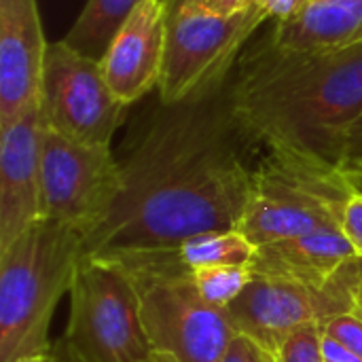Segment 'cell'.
Returning <instances> with one entry per match:
<instances>
[{
	"label": "cell",
	"mask_w": 362,
	"mask_h": 362,
	"mask_svg": "<svg viewBox=\"0 0 362 362\" xmlns=\"http://www.w3.org/2000/svg\"><path fill=\"white\" fill-rule=\"evenodd\" d=\"M261 146L235 119L223 85L163 106L121 161L123 191L85 255L178 248L185 240L238 229Z\"/></svg>",
	"instance_id": "6da1fadb"
},
{
	"label": "cell",
	"mask_w": 362,
	"mask_h": 362,
	"mask_svg": "<svg viewBox=\"0 0 362 362\" xmlns=\"http://www.w3.org/2000/svg\"><path fill=\"white\" fill-rule=\"evenodd\" d=\"M68 295L62 337L85 362H146L155 352L136 284L117 259L83 255Z\"/></svg>",
	"instance_id": "8992f818"
},
{
	"label": "cell",
	"mask_w": 362,
	"mask_h": 362,
	"mask_svg": "<svg viewBox=\"0 0 362 362\" xmlns=\"http://www.w3.org/2000/svg\"><path fill=\"white\" fill-rule=\"evenodd\" d=\"M341 231L356 250V255L362 257V193L356 191L350 202L346 204L344 216H341Z\"/></svg>",
	"instance_id": "7402d4cb"
},
{
	"label": "cell",
	"mask_w": 362,
	"mask_h": 362,
	"mask_svg": "<svg viewBox=\"0 0 362 362\" xmlns=\"http://www.w3.org/2000/svg\"><path fill=\"white\" fill-rule=\"evenodd\" d=\"M178 259L189 267H208V265H250L257 252V246L240 231H210L185 240L178 248Z\"/></svg>",
	"instance_id": "e0dca14e"
},
{
	"label": "cell",
	"mask_w": 362,
	"mask_h": 362,
	"mask_svg": "<svg viewBox=\"0 0 362 362\" xmlns=\"http://www.w3.org/2000/svg\"><path fill=\"white\" fill-rule=\"evenodd\" d=\"M322 356L325 362H362L358 354H354L352 350H348L346 346H341L339 341H335L325 333H322Z\"/></svg>",
	"instance_id": "d4e9b609"
},
{
	"label": "cell",
	"mask_w": 362,
	"mask_h": 362,
	"mask_svg": "<svg viewBox=\"0 0 362 362\" xmlns=\"http://www.w3.org/2000/svg\"><path fill=\"white\" fill-rule=\"evenodd\" d=\"M83 255V235L49 218L0 248V362L53 352V312Z\"/></svg>",
	"instance_id": "3957f363"
},
{
	"label": "cell",
	"mask_w": 362,
	"mask_h": 362,
	"mask_svg": "<svg viewBox=\"0 0 362 362\" xmlns=\"http://www.w3.org/2000/svg\"><path fill=\"white\" fill-rule=\"evenodd\" d=\"M356 314L362 316V257H358V284H356Z\"/></svg>",
	"instance_id": "f1b7e54d"
},
{
	"label": "cell",
	"mask_w": 362,
	"mask_h": 362,
	"mask_svg": "<svg viewBox=\"0 0 362 362\" xmlns=\"http://www.w3.org/2000/svg\"><path fill=\"white\" fill-rule=\"evenodd\" d=\"M146 362H178V361H176L172 354H165V352H153Z\"/></svg>",
	"instance_id": "4dcf8cb0"
},
{
	"label": "cell",
	"mask_w": 362,
	"mask_h": 362,
	"mask_svg": "<svg viewBox=\"0 0 362 362\" xmlns=\"http://www.w3.org/2000/svg\"><path fill=\"white\" fill-rule=\"evenodd\" d=\"M320 329L325 335L333 337L335 341H339L341 346H346L348 350H352L362 358V316H358L356 312L335 316L329 322H325Z\"/></svg>",
	"instance_id": "ffe728a7"
},
{
	"label": "cell",
	"mask_w": 362,
	"mask_h": 362,
	"mask_svg": "<svg viewBox=\"0 0 362 362\" xmlns=\"http://www.w3.org/2000/svg\"><path fill=\"white\" fill-rule=\"evenodd\" d=\"M15 362H57V356L53 352L49 354H40V356H28V358H19Z\"/></svg>",
	"instance_id": "f546056e"
},
{
	"label": "cell",
	"mask_w": 362,
	"mask_h": 362,
	"mask_svg": "<svg viewBox=\"0 0 362 362\" xmlns=\"http://www.w3.org/2000/svg\"><path fill=\"white\" fill-rule=\"evenodd\" d=\"M356 257L339 225L257 246L252 272L257 276L325 284Z\"/></svg>",
	"instance_id": "5bb4252c"
},
{
	"label": "cell",
	"mask_w": 362,
	"mask_h": 362,
	"mask_svg": "<svg viewBox=\"0 0 362 362\" xmlns=\"http://www.w3.org/2000/svg\"><path fill=\"white\" fill-rule=\"evenodd\" d=\"M362 163V115L358 117V121L354 123L350 138H348V146H346V157H344V165L341 170L354 168Z\"/></svg>",
	"instance_id": "cb8c5ba5"
},
{
	"label": "cell",
	"mask_w": 362,
	"mask_h": 362,
	"mask_svg": "<svg viewBox=\"0 0 362 362\" xmlns=\"http://www.w3.org/2000/svg\"><path fill=\"white\" fill-rule=\"evenodd\" d=\"M110 259H117L136 284L155 352L172 354L178 362L223 361L235 329L225 310L202 297L193 272L178 259L176 248Z\"/></svg>",
	"instance_id": "277c9868"
},
{
	"label": "cell",
	"mask_w": 362,
	"mask_h": 362,
	"mask_svg": "<svg viewBox=\"0 0 362 362\" xmlns=\"http://www.w3.org/2000/svg\"><path fill=\"white\" fill-rule=\"evenodd\" d=\"M40 104L51 129L89 146H110L127 108L112 93L100 59L64 40L47 47Z\"/></svg>",
	"instance_id": "30bf717a"
},
{
	"label": "cell",
	"mask_w": 362,
	"mask_h": 362,
	"mask_svg": "<svg viewBox=\"0 0 362 362\" xmlns=\"http://www.w3.org/2000/svg\"><path fill=\"white\" fill-rule=\"evenodd\" d=\"M221 362H276L274 354L263 348L261 344H257L255 339H250L248 335L235 333V337L231 339L225 356Z\"/></svg>",
	"instance_id": "44dd1931"
},
{
	"label": "cell",
	"mask_w": 362,
	"mask_h": 362,
	"mask_svg": "<svg viewBox=\"0 0 362 362\" xmlns=\"http://www.w3.org/2000/svg\"><path fill=\"white\" fill-rule=\"evenodd\" d=\"M229 100L238 123L267 151L341 168L362 115V45L291 51L267 40L244 57Z\"/></svg>",
	"instance_id": "7a4b0ae2"
},
{
	"label": "cell",
	"mask_w": 362,
	"mask_h": 362,
	"mask_svg": "<svg viewBox=\"0 0 362 362\" xmlns=\"http://www.w3.org/2000/svg\"><path fill=\"white\" fill-rule=\"evenodd\" d=\"M40 100L8 123H0V248L42 218Z\"/></svg>",
	"instance_id": "8fae6325"
},
{
	"label": "cell",
	"mask_w": 362,
	"mask_h": 362,
	"mask_svg": "<svg viewBox=\"0 0 362 362\" xmlns=\"http://www.w3.org/2000/svg\"><path fill=\"white\" fill-rule=\"evenodd\" d=\"M123 191L121 161L110 146L64 138L45 123L42 132V218L87 240L98 231Z\"/></svg>",
	"instance_id": "ba28073f"
},
{
	"label": "cell",
	"mask_w": 362,
	"mask_h": 362,
	"mask_svg": "<svg viewBox=\"0 0 362 362\" xmlns=\"http://www.w3.org/2000/svg\"><path fill=\"white\" fill-rule=\"evenodd\" d=\"M250 4L252 0H208V6L221 15H233L238 11H244Z\"/></svg>",
	"instance_id": "484cf974"
},
{
	"label": "cell",
	"mask_w": 362,
	"mask_h": 362,
	"mask_svg": "<svg viewBox=\"0 0 362 362\" xmlns=\"http://www.w3.org/2000/svg\"><path fill=\"white\" fill-rule=\"evenodd\" d=\"M168 40L159 83L163 106H176L225 83L238 51L267 21L250 4L233 15H221L193 0H165Z\"/></svg>",
	"instance_id": "52a82bcc"
},
{
	"label": "cell",
	"mask_w": 362,
	"mask_h": 362,
	"mask_svg": "<svg viewBox=\"0 0 362 362\" xmlns=\"http://www.w3.org/2000/svg\"><path fill=\"white\" fill-rule=\"evenodd\" d=\"M344 172H346V174H348V178L352 180L354 189L362 193V163L361 165H354V168H348V170H344Z\"/></svg>",
	"instance_id": "83f0119b"
},
{
	"label": "cell",
	"mask_w": 362,
	"mask_h": 362,
	"mask_svg": "<svg viewBox=\"0 0 362 362\" xmlns=\"http://www.w3.org/2000/svg\"><path fill=\"white\" fill-rule=\"evenodd\" d=\"M356 193L341 168L284 151H267L255 172L250 199L238 229L255 244L339 227Z\"/></svg>",
	"instance_id": "5b68a950"
},
{
	"label": "cell",
	"mask_w": 362,
	"mask_h": 362,
	"mask_svg": "<svg viewBox=\"0 0 362 362\" xmlns=\"http://www.w3.org/2000/svg\"><path fill=\"white\" fill-rule=\"evenodd\" d=\"M191 272L202 297L221 310H227L255 278L250 265H208Z\"/></svg>",
	"instance_id": "ac0fdd59"
},
{
	"label": "cell",
	"mask_w": 362,
	"mask_h": 362,
	"mask_svg": "<svg viewBox=\"0 0 362 362\" xmlns=\"http://www.w3.org/2000/svg\"><path fill=\"white\" fill-rule=\"evenodd\" d=\"M140 0H87L74 25L62 38L76 51L102 59L110 38Z\"/></svg>",
	"instance_id": "2e32d148"
},
{
	"label": "cell",
	"mask_w": 362,
	"mask_h": 362,
	"mask_svg": "<svg viewBox=\"0 0 362 362\" xmlns=\"http://www.w3.org/2000/svg\"><path fill=\"white\" fill-rule=\"evenodd\" d=\"M358 257L348 261L329 282L308 284L286 278L257 276L225 310L235 333L248 335L269 352L305 325H325L356 312Z\"/></svg>",
	"instance_id": "9c48e42d"
},
{
	"label": "cell",
	"mask_w": 362,
	"mask_h": 362,
	"mask_svg": "<svg viewBox=\"0 0 362 362\" xmlns=\"http://www.w3.org/2000/svg\"><path fill=\"white\" fill-rule=\"evenodd\" d=\"M47 47L36 0H0V123L40 100Z\"/></svg>",
	"instance_id": "4fadbf2b"
},
{
	"label": "cell",
	"mask_w": 362,
	"mask_h": 362,
	"mask_svg": "<svg viewBox=\"0 0 362 362\" xmlns=\"http://www.w3.org/2000/svg\"><path fill=\"white\" fill-rule=\"evenodd\" d=\"M269 40L291 51H339L362 45V0H312L297 17L276 23Z\"/></svg>",
	"instance_id": "9a60e30c"
},
{
	"label": "cell",
	"mask_w": 362,
	"mask_h": 362,
	"mask_svg": "<svg viewBox=\"0 0 362 362\" xmlns=\"http://www.w3.org/2000/svg\"><path fill=\"white\" fill-rule=\"evenodd\" d=\"M310 2L312 0H252V4L267 15V19H276L278 23L297 17Z\"/></svg>",
	"instance_id": "603a6c76"
},
{
	"label": "cell",
	"mask_w": 362,
	"mask_h": 362,
	"mask_svg": "<svg viewBox=\"0 0 362 362\" xmlns=\"http://www.w3.org/2000/svg\"><path fill=\"white\" fill-rule=\"evenodd\" d=\"M193 2H202V4H208V0H193Z\"/></svg>",
	"instance_id": "1f68e13d"
},
{
	"label": "cell",
	"mask_w": 362,
	"mask_h": 362,
	"mask_svg": "<svg viewBox=\"0 0 362 362\" xmlns=\"http://www.w3.org/2000/svg\"><path fill=\"white\" fill-rule=\"evenodd\" d=\"M53 354L57 356V362H85L64 337H59L53 344Z\"/></svg>",
	"instance_id": "4316f807"
},
{
	"label": "cell",
	"mask_w": 362,
	"mask_h": 362,
	"mask_svg": "<svg viewBox=\"0 0 362 362\" xmlns=\"http://www.w3.org/2000/svg\"><path fill=\"white\" fill-rule=\"evenodd\" d=\"M272 354L276 362H325L320 325H305L288 333Z\"/></svg>",
	"instance_id": "d6986e66"
},
{
	"label": "cell",
	"mask_w": 362,
	"mask_h": 362,
	"mask_svg": "<svg viewBox=\"0 0 362 362\" xmlns=\"http://www.w3.org/2000/svg\"><path fill=\"white\" fill-rule=\"evenodd\" d=\"M165 0H140L110 38L100 64L112 93L125 106L159 87L165 62Z\"/></svg>",
	"instance_id": "7c38bea8"
}]
</instances>
